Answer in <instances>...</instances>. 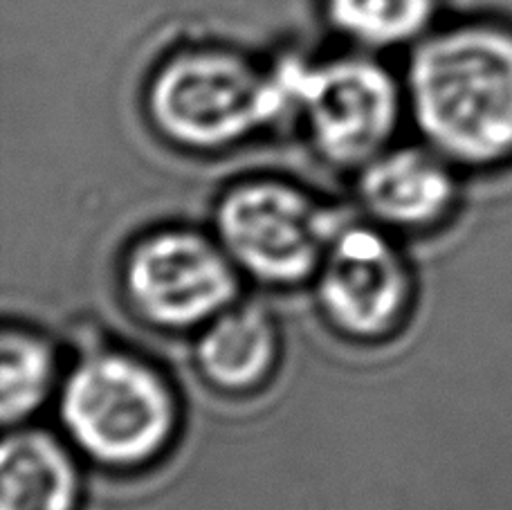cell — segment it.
Instances as JSON below:
<instances>
[{
	"label": "cell",
	"instance_id": "6da1fadb",
	"mask_svg": "<svg viewBox=\"0 0 512 510\" xmlns=\"http://www.w3.org/2000/svg\"><path fill=\"white\" fill-rule=\"evenodd\" d=\"M402 86L420 140L456 169L512 167V30H432L411 50Z\"/></svg>",
	"mask_w": 512,
	"mask_h": 510
},
{
	"label": "cell",
	"instance_id": "7a4b0ae2",
	"mask_svg": "<svg viewBox=\"0 0 512 510\" xmlns=\"http://www.w3.org/2000/svg\"><path fill=\"white\" fill-rule=\"evenodd\" d=\"M57 421L81 459L113 472L144 470L167 457L182 427L178 389L144 355L108 346L66 369Z\"/></svg>",
	"mask_w": 512,
	"mask_h": 510
},
{
	"label": "cell",
	"instance_id": "3957f363",
	"mask_svg": "<svg viewBox=\"0 0 512 510\" xmlns=\"http://www.w3.org/2000/svg\"><path fill=\"white\" fill-rule=\"evenodd\" d=\"M281 66L263 68L245 54L200 45L164 59L144 90L151 129L187 153H218L286 117Z\"/></svg>",
	"mask_w": 512,
	"mask_h": 510
},
{
	"label": "cell",
	"instance_id": "277c9868",
	"mask_svg": "<svg viewBox=\"0 0 512 510\" xmlns=\"http://www.w3.org/2000/svg\"><path fill=\"white\" fill-rule=\"evenodd\" d=\"M286 117L319 160L358 171L389 149L402 115L405 86L369 52L324 61H283Z\"/></svg>",
	"mask_w": 512,
	"mask_h": 510
},
{
	"label": "cell",
	"instance_id": "5b68a950",
	"mask_svg": "<svg viewBox=\"0 0 512 510\" xmlns=\"http://www.w3.org/2000/svg\"><path fill=\"white\" fill-rule=\"evenodd\" d=\"M344 221L297 182L256 176L218 194L212 232L243 279L297 288L315 279Z\"/></svg>",
	"mask_w": 512,
	"mask_h": 510
},
{
	"label": "cell",
	"instance_id": "8992f818",
	"mask_svg": "<svg viewBox=\"0 0 512 510\" xmlns=\"http://www.w3.org/2000/svg\"><path fill=\"white\" fill-rule=\"evenodd\" d=\"M243 281L214 232L191 225L140 234L120 261L126 308L162 333L194 335L243 297Z\"/></svg>",
	"mask_w": 512,
	"mask_h": 510
},
{
	"label": "cell",
	"instance_id": "52a82bcc",
	"mask_svg": "<svg viewBox=\"0 0 512 510\" xmlns=\"http://www.w3.org/2000/svg\"><path fill=\"white\" fill-rule=\"evenodd\" d=\"M310 286L319 317L337 338L380 344L409 322L418 281L398 236L362 221L340 227Z\"/></svg>",
	"mask_w": 512,
	"mask_h": 510
},
{
	"label": "cell",
	"instance_id": "ba28073f",
	"mask_svg": "<svg viewBox=\"0 0 512 510\" xmlns=\"http://www.w3.org/2000/svg\"><path fill=\"white\" fill-rule=\"evenodd\" d=\"M461 171L420 144H391L355 171L364 221L396 236L427 234L450 223L461 200Z\"/></svg>",
	"mask_w": 512,
	"mask_h": 510
},
{
	"label": "cell",
	"instance_id": "9c48e42d",
	"mask_svg": "<svg viewBox=\"0 0 512 510\" xmlns=\"http://www.w3.org/2000/svg\"><path fill=\"white\" fill-rule=\"evenodd\" d=\"M283 340L277 317L254 299H236L194 333L198 378L221 396H252L279 369Z\"/></svg>",
	"mask_w": 512,
	"mask_h": 510
},
{
	"label": "cell",
	"instance_id": "30bf717a",
	"mask_svg": "<svg viewBox=\"0 0 512 510\" xmlns=\"http://www.w3.org/2000/svg\"><path fill=\"white\" fill-rule=\"evenodd\" d=\"M81 461L61 432L34 423L5 430L3 510H79Z\"/></svg>",
	"mask_w": 512,
	"mask_h": 510
},
{
	"label": "cell",
	"instance_id": "8fae6325",
	"mask_svg": "<svg viewBox=\"0 0 512 510\" xmlns=\"http://www.w3.org/2000/svg\"><path fill=\"white\" fill-rule=\"evenodd\" d=\"M66 369L48 333L7 322L0 335V418L5 430L30 425L54 405Z\"/></svg>",
	"mask_w": 512,
	"mask_h": 510
},
{
	"label": "cell",
	"instance_id": "7c38bea8",
	"mask_svg": "<svg viewBox=\"0 0 512 510\" xmlns=\"http://www.w3.org/2000/svg\"><path fill=\"white\" fill-rule=\"evenodd\" d=\"M333 30L360 52L407 48L432 32L438 0H322Z\"/></svg>",
	"mask_w": 512,
	"mask_h": 510
}]
</instances>
